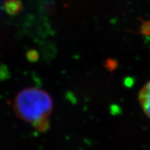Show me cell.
Returning a JSON list of instances; mask_svg holds the SVG:
<instances>
[{"label":"cell","mask_w":150,"mask_h":150,"mask_svg":"<svg viewBox=\"0 0 150 150\" xmlns=\"http://www.w3.org/2000/svg\"><path fill=\"white\" fill-rule=\"evenodd\" d=\"M13 106L17 116L38 131L48 129L53 101L46 91L36 87L25 88L16 95Z\"/></svg>","instance_id":"1"},{"label":"cell","mask_w":150,"mask_h":150,"mask_svg":"<svg viewBox=\"0 0 150 150\" xmlns=\"http://www.w3.org/2000/svg\"><path fill=\"white\" fill-rule=\"evenodd\" d=\"M139 103L145 114L150 118V81L141 88L138 96Z\"/></svg>","instance_id":"2"}]
</instances>
